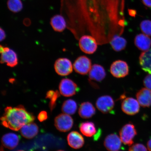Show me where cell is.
Here are the masks:
<instances>
[{
	"label": "cell",
	"instance_id": "obj_20",
	"mask_svg": "<svg viewBox=\"0 0 151 151\" xmlns=\"http://www.w3.org/2000/svg\"><path fill=\"white\" fill-rule=\"evenodd\" d=\"M139 60L141 68L151 74V49L142 53Z\"/></svg>",
	"mask_w": 151,
	"mask_h": 151
},
{
	"label": "cell",
	"instance_id": "obj_10",
	"mask_svg": "<svg viewBox=\"0 0 151 151\" xmlns=\"http://www.w3.org/2000/svg\"><path fill=\"white\" fill-rule=\"evenodd\" d=\"M92 67L91 60L85 56L79 57L73 64L75 71L79 74L83 75L88 74Z\"/></svg>",
	"mask_w": 151,
	"mask_h": 151
},
{
	"label": "cell",
	"instance_id": "obj_5",
	"mask_svg": "<svg viewBox=\"0 0 151 151\" xmlns=\"http://www.w3.org/2000/svg\"><path fill=\"white\" fill-rule=\"evenodd\" d=\"M79 45L82 52L88 54H93L97 48L96 39L89 35H84L81 37L79 40Z\"/></svg>",
	"mask_w": 151,
	"mask_h": 151
},
{
	"label": "cell",
	"instance_id": "obj_18",
	"mask_svg": "<svg viewBox=\"0 0 151 151\" xmlns=\"http://www.w3.org/2000/svg\"><path fill=\"white\" fill-rule=\"evenodd\" d=\"M79 128L82 133L85 136L91 137L96 135L99 136L101 133H97V129L94 123L91 122H86L81 123L79 125Z\"/></svg>",
	"mask_w": 151,
	"mask_h": 151
},
{
	"label": "cell",
	"instance_id": "obj_24",
	"mask_svg": "<svg viewBox=\"0 0 151 151\" xmlns=\"http://www.w3.org/2000/svg\"><path fill=\"white\" fill-rule=\"evenodd\" d=\"M77 105L76 102L69 99L64 102L62 106V111L65 114L69 115L74 114L77 111Z\"/></svg>",
	"mask_w": 151,
	"mask_h": 151
},
{
	"label": "cell",
	"instance_id": "obj_14",
	"mask_svg": "<svg viewBox=\"0 0 151 151\" xmlns=\"http://www.w3.org/2000/svg\"><path fill=\"white\" fill-rule=\"evenodd\" d=\"M67 141L69 146L72 148L79 149L83 146L84 139L81 134L77 131H73L67 136Z\"/></svg>",
	"mask_w": 151,
	"mask_h": 151
},
{
	"label": "cell",
	"instance_id": "obj_23",
	"mask_svg": "<svg viewBox=\"0 0 151 151\" xmlns=\"http://www.w3.org/2000/svg\"><path fill=\"white\" fill-rule=\"evenodd\" d=\"M127 43V41L125 39L118 35H115L110 42L113 50L116 52H120L124 50Z\"/></svg>",
	"mask_w": 151,
	"mask_h": 151
},
{
	"label": "cell",
	"instance_id": "obj_17",
	"mask_svg": "<svg viewBox=\"0 0 151 151\" xmlns=\"http://www.w3.org/2000/svg\"><path fill=\"white\" fill-rule=\"evenodd\" d=\"M96 112L94 106L88 101L81 104L79 108V114L81 117L83 119L91 118L95 114Z\"/></svg>",
	"mask_w": 151,
	"mask_h": 151
},
{
	"label": "cell",
	"instance_id": "obj_27",
	"mask_svg": "<svg viewBox=\"0 0 151 151\" xmlns=\"http://www.w3.org/2000/svg\"><path fill=\"white\" fill-rule=\"evenodd\" d=\"M140 27L142 32L148 36H151V21L145 20L141 22Z\"/></svg>",
	"mask_w": 151,
	"mask_h": 151
},
{
	"label": "cell",
	"instance_id": "obj_3",
	"mask_svg": "<svg viewBox=\"0 0 151 151\" xmlns=\"http://www.w3.org/2000/svg\"><path fill=\"white\" fill-rule=\"evenodd\" d=\"M60 94L66 97H71L78 92L79 88L73 81L69 78L62 79L59 86Z\"/></svg>",
	"mask_w": 151,
	"mask_h": 151
},
{
	"label": "cell",
	"instance_id": "obj_28",
	"mask_svg": "<svg viewBox=\"0 0 151 151\" xmlns=\"http://www.w3.org/2000/svg\"><path fill=\"white\" fill-rule=\"evenodd\" d=\"M128 151H147L144 145L141 143H136L130 147Z\"/></svg>",
	"mask_w": 151,
	"mask_h": 151
},
{
	"label": "cell",
	"instance_id": "obj_4",
	"mask_svg": "<svg viewBox=\"0 0 151 151\" xmlns=\"http://www.w3.org/2000/svg\"><path fill=\"white\" fill-rule=\"evenodd\" d=\"M0 52L1 56V63H6L10 67H14L18 64V58L16 53L12 49L1 45Z\"/></svg>",
	"mask_w": 151,
	"mask_h": 151
},
{
	"label": "cell",
	"instance_id": "obj_33",
	"mask_svg": "<svg viewBox=\"0 0 151 151\" xmlns=\"http://www.w3.org/2000/svg\"><path fill=\"white\" fill-rule=\"evenodd\" d=\"M147 148L149 151H151V139H150L147 143Z\"/></svg>",
	"mask_w": 151,
	"mask_h": 151
},
{
	"label": "cell",
	"instance_id": "obj_16",
	"mask_svg": "<svg viewBox=\"0 0 151 151\" xmlns=\"http://www.w3.org/2000/svg\"><path fill=\"white\" fill-rule=\"evenodd\" d=\"M19 140V137L16 134L9 133L3 136L1 143L5 148L12 150L17 146Z\"/></svg>",
	"mask_w": 151,
	"mask_h": 151
},
{
	"label": "cell",
	"instance_id": "obj_29",
	"mask_svg": "<svg viewBox=\"0 0 151 151\" xmlns=\"http://www.w3.org/2000/svg\"><path fill=\"white\" fill-rule=\"evenodd\" d=\"M143 84L146 88L151 90V74L147 75L143 80Z\"/></svg>",
	"mask_w": 151,
	"mask_h": 151
},
{
	"label": "cell",
	"instance_id": "obj_25",
	"mask_svg": "<svg viewBox=\"0 0 151 151\" xmlns=\"http://www.w3.org/2000/svg\"><path fill=\"white\" fill-rule=\"evenodd\" d=\"M60 92L58 90L54 91L52 90L49 91L47 93L46 98L50 100L49 107L51 112L56 106V101L60 97Z\"/></svg>",
	"mask_w": 151,
	"mask_h": 151
},
{
	"label": "cell",
	"instance_id": "obj_31",
	"mask_svg": "<svg viewBox=\"0 0 151 151\" xmlns=\"http://www.w3.org/2000/svg\"><path fill=\"white\" fill-rule=\"evenodd\" d=\"M142 1L145 6L151 9V0H142Z\"/></svg>",
	"mask_w": 151,
	"mask_h": 151
},
{
	"label": "cell",
	"instance_id": "obj_36",
	"mask_svg": "<svg viewBox=\"0 0 151 151\" xmlns=\"http://www.w3.org/2000/svg\"><path fill=\"white\" fill-rule=\"evenodd\" d=\"M23 151V150H19V151Z\"/></svg>",
	"mask_w": 151,
	"mask_h": 151
},
{
	"label": "cell",
	"instance_id": "obj_19",
	"mask_svg": "<svg viewBox=\"0 0 151 151\" xmlns=\"http://www.w3.org/2000/svg\"><path fill=\"white\" fill-rule=\"evenodd\" d=\"M134 43L139 50L145 51L150 49L151 39L148 36L144 34H139L135 37Z\"/></svg>",
	"mask_w": 151,
	"mask_h": 151
},
{
	"label": "cell",
	"instance_id": "obj_7",
	"mask_svg": "<svg viewBox=\"0 0 151 151\" xmlns=\"http://www.w3.org/2000/svg\"><path fill=\"white\" fill-rule=\"evenodd\" d=\"M115 105L114 100L111 96L105 95L101 96L96 102V106L99 110L104 114L114 113Z\"/></svg>",
	"mask_w": 151,
	"mask_h": 151
},
{
	"label": "cell",
	"instance_id": "obj_30",
	"mask_svg": "<svg viewBox=\"0 0 151 151\" xmlns=\"http://www.w3.org/2000/svg\"><path fill=\"white\" fill-rule=\"evenodd\" d=\"M48 114L46 111H42L39 113L38 116L37 118L40 122H43L48 118Z\"/></svg>",
	"mask_w": 151,
	"mask_h": 151
},
{
	"label": "cell",
	"instance_id": "obj_34",
	"mask_svg": "<svg viewBox=\"0 0 151 151\" xmlns=\"http://www.w3.org/2000/svg\"><path fill=\"white\" fill-rule=\"evenodd\" d=\"M1 151H5L4 150V149L2 146L1 147Z\"/></svg>",
	"mask_w": 151,
	"mask_h": 151
},
{
	"label": "cell",
	"instance_id": "obj_1",
	"mask_svg": "<svg viewBox=\"0 0 151 151\" xmlns=\"http://www.w3.org/2000/svg\"><path fill=\"white\" fill-rule=\"evenodd\" d=\"M35 117L28 112L22 105L16 107L8 106L1 120L2 124L5 127L14 131H18L25 124L33 122Z\"/></svg>",
	"mask_w": 151,
	"mask_h": 151
},
{
	"label": "cell",
	"instance_id": "obj_35",
	"mask_svg": "<svg viewBox=\"0 0 151 151\" xmlns=\"http://www.w3.org/2000/svg\"><path fill=\"white\" fill-rule=\"evenodd\" d=\"M57 151H64L62 150H58Z\"/></svg>",
	"mask_w": 151,
	"mask_h": 151
},
{
	"label": "cell",
	"instance_id": "obj_32",
	"mask_svg": "<svg viewBox=\"0 0 151 151\" xmlns=\"http://www.w3.org/2000/svg\"><path fill=\"white\" fill-rule=\"evenodd\" d=\"M1 41H2L5 39L6 37V34L5 32L3 29L1 28Z\"/></svg>",
	"mask_w": 151,
	"mask_h": 151
},
{
	"label": "cell",
	"instance_id": "obj_26",
	"mask_svg": "<svg viewBox=\"0 0 151 151\" xmlns=\"http://www.w3.org/2000/svg\"><path fill=\"white\" fill-rule=\"evenodd\" d=\"M7 6L9 10L14 13H18L23 8L21 0H8Z\"/></svg>",
	"mask_w": 151,
	"mask_h": 151
},
{
	"label": "cell",
	"instance_id": "obj_9",
	"mask_svg": "<svg viewBox=\"0 0 151 151\" xmlns=\"http://www.w3.org/2000/svg\"><path fill=\"white\" fill-rule=\"evenodd\" d=\"M110 72L116 78H124L129 74V67L126 62L121 60H117L111 65Z\"/></svg>",
	"mask_w": 151,
	"mask_h": 151
},
{
	"label": "cell",
	"instance_id": "obj_13",
	"mask_svg": "<svg viewBox=\"0 0 151 151\" xmlns=\"http://www.w3.org/2000/svg\"><path fill=\"white\" fill-rule=\"evenodd\" d=\"M104 144L109 151H118L122 146V141L116 134L113 133L107 136Z\"/></svg>",
	"mask_w": 151,
	"mask_h": 151
},
{
	"label": "cell",
	"instance_id": "obj_12",
	"mask_svg": "<svg viewBox=\"0 0 151 151\" xmlns=\"http://www.w3.org/2000/svg\"><path fill=\"white\" fill-rule=\"evenodd\" d=\"M106 73L102 66L97 64L92 66L89 73L88 81L92 84L93 82H99L105 78Z\"/></svg>",
	"mask_w": 151,
	"mask_h": 151
},
{
	"label": "cell",
	"instance_id": "obj_21",
	"mask_svg": "<svg viewBox=\"0 0 151 151\" xmlns=\"http://www.w3.org/2000/svg\"><path fill=\"white\" fill-rule=\"evenodd\" d=\"M38 132V127L36 124L32 122L25 124L20 129V133L22 136L27 139L33 138Z\"/></svg>",
	"mask_w": 151,
	"mask_h": 151
},
{
	"label": "cell",
	"instance_id": "obj_11",
	"mask_svg": "<svg viewBox=\"0 0 151 151\" xmlns=\"http://www.w3.org/2000/svg\"><path fill=\"white\" fill-rule=\"evenodd\" d=\"M122 110L125 114L133 116L139 112L140 106L137 100L132 97L126 98L122 102Z\"/></svg>",
	"mask_w": 151,
	"mask_h": 151
},
{
	"label": "cell",
	"instance_id": "obj_6",
	"mask_svg": "<svg viewBox=\"0 0 151 151\" xmlns=\"http://www.w3.org/2000/svg\"><path fill=\"white\" fill-rule=\"evenodd\" d=\"M73 121L69 114H60L56 117L54 120V124L56 129L61 132H67L72 128Z\"/></svg>",
	"mask_w": 151,
	"mask_h": 151
},
{
	"label": "cell",
	"instance_id": "obj_2",
	"mask_svg": "<svg viewBox=\"0 0 151 151\" xmlns=\"http://www.w3.org/2000/svg\"><path fill=\"white\" fill-rule=\"evenodd\" d=\"M135 126L129 123L123 126L119 131V135L122 142L125 145L131 146L133 144L134 139L137 135Z\"/></svg>",
	"mask_w": 151,
	"mask_h": 151
},
{
	"label": "cell",
	"instance_id": "obj_22",
	"mask_svg": "<svg viewBox=\"0 0 151 151\" xmlns=\"http://www.w3.org/2000/svg\"><path fill=\"white\" fill-rule=\"evenodd\" d=\"M50 24L55 31L59 32H63L67 27L65 18L61 15L57 14L51 19Z\"/></svg>",
	"mask_w": 151,
	"mask_h": 151
},
{
	"label": "cell",
	"instance_id": "obj_15",
	"mask_svg": "<svg viewBox=\"0 0 151 151\" xmlns=\"http://www.w3.org/2000/svg\"><path fill=\"white\" fill-rule=\"evenodd\" d=\"M137 101L141 106L148 107L151 106V90L147 88H143L136 94Z\"/></svg>",
	"mask_w": 151,
	"mask_h": 151
},
{
	"label": "cell",
	"instance_id": "obj_8",
	"mask_svg": "<svg viewBox=\"0 0 151 151\" xmlns=\"http://www.w3.org/2000/svg\"><path fill=\"white\" fill-rule=\"evenodd\" d=\"M55 70L58 74L66 76L70 74L73 71V66L70 60L66 58L57 60L54 65Z\"/></svg>",
	"mask_w": 151,
	"mask_h": 151
}]
</instances>
